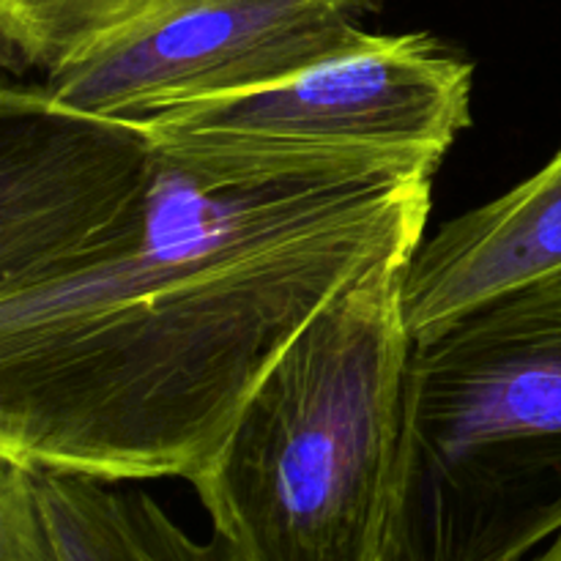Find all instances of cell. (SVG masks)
<instances>
[{"label":"cell","instance_id":"obj_1","mask_svg":"<svg viewBox=\"0 0 561 561\" xmlns=\"http://www.w3.org/2000/svg\"><path fill=\"white\" fill-rule=\"evenodd\" d=\"M433 179L159 151L146 203L113 241L0 296V458L190 482L312 316L422 244Z\"/></svg>","mask_w":561,"mask_h":561},{"label":"cell","instance_id":"obj_2","mask_svg":"<svg viewBox=\"0 0 561 561\" xmlns=\"http://www.w3.org/2000/svg\"><path fill=\"white\" fill-rule=\"evenodd\" d=\"M411 255L373 263L329 299L190 477L241 561H387Z\"/></svg>","mask_w":561,"mask_h":561},{"label":"cell","instance_id":"obj_3","mask_svg":"<svg viewBox=\"0 0 561 561\" xmlns=\"http://www.w3.org/2000/svg\"><path fill=\"white\" fill-rule=\"evenodd\" d=\"M561 535V279L414 343L387 561H524Z\"/></svg>","mask_w":561,"mask_h":561},{"label":"cell","instance_id":"obj_4","mask_svg":"<svg viewBox=\"0 0 561 561\" xmlns=\"http://www.w3.org/2000/svg\"><path fill=\"white\" fill-rule=\"evenodd\" d=\"M474 66L431 33H370L250 93L146 118L159 151L247 164L442 168L471 124Z\"/></svg>","mask_w":561,"mask_h":561},{"label":"cell","instance_id":"obj_5","mask_svg":"<svg viewBox=\"0 0 561 561\" xmlns=\"http://www.w3.org/2000/svg\"><path fill=\"white\" fill-rule=\"evenodd\" d=\"M381 0H168L47 77L58 102L146 121L274 85L365 36Z\"/></svg>","mask_w":561,"mask_h":561},{"label":"cell","instance_id":"obj_6","mask_svg":"<svg viewBox=\"0 0 561 561\" xmlns=\"http://www.w3.org/2000/svg\"><path fill=\"white\" fill-rule=\"evenodd\" d=\"M159 151L142 121L104 118L47 88L0 93V296L91 261L146 203Z\"/></svg>","mask_w":561,"mask_h":561},{"label":"cell","instance_id":"obj_7","mask_svg":"<svg viewBox=\"0 0 561 561\" xmlns=\"http://www.w3.org/2000/svg\"><path fill=\"white\" fill-rule=\"evenodd\" d=\"M561 279V148L510 192L422 241L403 274L414 343L518 290Z\"/></svg>","mask_w":561,"mask_h":561},{"label":"cell","instance_id":"obj_8","mask_svg":"<svg viewBox=\"0 0 561 561\" xmlns=\"http://www.w3.org/2000/svg\"><path fill=\"white\" fill-rule=\"evenodd\" d=\"M121 485L0 458V561H241L217 531L195 540Z\"/></svg>","mask_w":561,"mask_h":561},{"label":"cell","instance_id":"obj_9","mask_svg":"<svg viewBox=\"0 0 561 561\" xmlns=\"http://www.w3.org/2000/svg\"><path fill=\"white\" fill-rule=\"evenodd\" d=\"M168 0H0L5 69L55 75Z\"/></svg>","mask_w":561,"mask_h":561},{"label":"cell","instance_id":"obj_10","mask_svg":"<svg viewBox=\"0 0 561 561\" xmlns=\"http://www.w3.org/2000/svg\"><path fill=\"white\" fill-rule=\"evenodd\" d=\"M524 561H561V535L553 537L551 542H546V548L540 553H531Z\"/></svg>","mask_w":561,"mask_h":561}]
</instances>
